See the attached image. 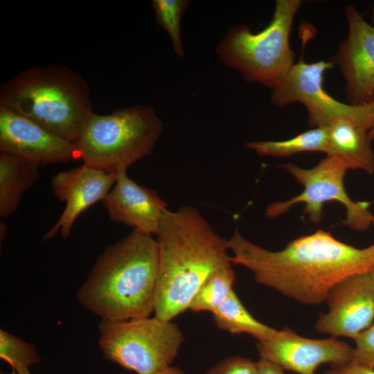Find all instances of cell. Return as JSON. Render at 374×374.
Segmentation results:
<instances>
[{"instance_id": "1", "label": "cell", "mask_w": 374, "mask_h": 374, "mask_svg": "<svg viewBox=\"0 0 374 374\" xmlns=\"http://www.w3.org/2000/svg\"><path fill=\"white\" fill-rule=\"evenodd\" d=\"M231 262L251 271L260 284L304 305L326 301L343 279L374 268V243L357 248L322 229L299 237L280 251L264 249L238 230L228 239Z\"/></svg>"}, {"instance_id": "2", "label": "cell", "mask_w": 374, "mask_h": 374, "mask_svg": "<svg viewBox=\"0 0 374 374\" xmlns=\"http://www.w3.org/2000/svg\"><path fill=\"white\" fill-rule=\"evenodd\" d=\"M156 235L159 262L154 313L172 321L188 310L206 278L231 261L228 240L189 206L168 209Z\"/></svg>"}, {"instance_id": "3", "label": "cell", "mask_w": 374, "mask_h": 374, "mask_svg": "<svg viewBox=\"0 0 374 374\" xmlns=\"http://www.w3.org/2000/svg\"><path fill=\"white\" fill-rule=\"evenodd\" d=\"M158 262L156 239L134 229L97 258L76 299L103 320L150 317L154 310Z\"/></svg>"}, {"instance_id": "4", "label": "cell", "mask_w": 374, "mask_h": 374, "mask_svg": "<svg viewBox=\"0 0 374 374\" xmlns=\"http://www.w3.org/2000/svg\"><path fill=\"white\" fill-rule=\"evenodd\" d=\"M0 105L73 143L93 113L85 80L58 65L31 67L13 77L1 87Z\"/></svg>"}, {"instance_id": "5", "label": "cell", "mask_w": 374, "mask_h": 374, "mask_svg": "<svg viewBox=\"0 0 374 374\" xmlns=\"http://www.w3.org/2000/svg\"><path fill=\"white\" fill-rule=\"evenodd\" d=\"M163 131L152 107L135 105L109 114L92 113L74 144L83 164L118 174L150 154Z\"/></svg>"}, {"instance_id": "6", "label": "cell", "mask_w": 374, "mask_h": 374, "mask_svg": "<svg viewBox=\"0 0 374 374\" xmlns=\"http://www.w3.org/2000/svg\"><path fill=\"white\" fill-rule=\"evenodd\" d=\"M301 4V0H276L271 21L258 33L244 24L230 27L215 48L220 61L245 81L274 90L294 64L290 37Z\"/></svg>"}, {"instance_id": "7", "label": "cell", "mask_w": 374, "mask_h": 374, "mask_svg": "<svg viewBox=\"0 0 374 374\" xmlns=\"http://www.w3.org/2000/svg\"><path fill=\"white\" fill-rule=\"evenodd\" d=\"M98 330L105 358L137 374H157L171 366L184 340L175 323L155 316L101 319Z\"/></svg>"}, {"instance_id": "8", "label": "cell", "mask_w": 374, "mask_h": 374, "mask_svg": "<svg viewBox=\"0 0 374 374\" xmlns=\"http://www.w3.org/2000/svg\"><path fill=\"white\" fill-rule=\"evenodd\" d=\"M281 168L303 186V190L287 200L269 204L265 210L267 217H278L296 204L303 203V214L310 222L319 223L323 215V204L336 201L346 209L344 226L362 231L373 224L374 215L369 210L370 202L353 201L348 195L344 186L348 170L339 159L326 156L312 168H303L290 162Z\"/></svg>"}, {"instance_id": "9", "label": "cell", "mask_w": 374, "mask_h": 374, "mask_svg": "<svg viewBox=\"0 0 374 374\" xmlns=\"http://www.w3.org/2000/svg\"><path fill=\"white\" fill-rule=\"evenodd\" d=\"M280 83L272 90L271 101L278 107L302 103L314 127H326L339 119H348L371 130L374 121V103L363 105L344 103L330 96L323 86V74L334 68L332 62L321 60L306 63L303 52Z\"/></svg>"}, {"instance_id": "10", "label": "cell", "mask_w": 374, "mask_h": 374, "mask_svg": "<svg viewBox=\"0 0 374 374\" xmlns=\"http://www.w3.org/2000/svg\"><path fill=\"white\" fill-rule=\"evenodd\" d=\"M344 10L348 35L329 61L339 68L348 104L363 105L374 98V26L353 5Z\"/></svg>"}, {"instance_id": "11", "label": "cell", "mask_w": 374, "mask_h": 374, "mask_svg": "<svg viewBox=\"0 0 374 374\" xmlns=\"http://www.w3.org/2000/svg\"><path fill=\"white\" fill-rule=\"evenodd\" d=\"M256 348L260 358L299 374H315L323 364L331 368L344 366L351 362L354 353V348L336 337L306 338L287 328L270 339L258 341Z\"/></svg>"}, {"instance_id": "12", "label": "cell", "mask_w": 374, "mask_h": 374, "mask_svg": "<svg viewBox=\"0 0 374 374\" xmlns=\"http://www.w3.org/2000/svg\"><path fill=\"white\" fill-rule=\"evenodd\" d=\"M328 311L321 314L315 329L333 337L355 339L374 323V283L370 272L350 276L329 292Z\"/></svg>"}, {"instance_id": "13", "label": "cell", "mask_w": 374, "mask_h": 374, "mask_svg": "<svg viewBox=\"0 0 374 374\" xmlns=\"http://www.w3.org/2000/svg\"><path fill=\"white\" fill-rule=\"evenodd\" d=\"M0 150L38 167L79 159L73 142L3 105H0Z\"/></svg>"}, {"instance_id": "14", "label": "cell", "mask_w": 374, "mask_h": 374, "mask_svg": "<svg viewBox=\"0 0 374 374\" xmlns=\"http://www.w3.org/2000/svg\"><path fill=\"white\" fill-rule=\"evenodd\" d=\"M117 178L118 174L107 173L84 164L54 175L51 180L53 193L66 206L44 240L52 239L58 231L63 238H68L77 217L91 205L103 201Z\"/></svg>"}, {"instance_id": "15", "label": "cell", "mask_w": 374, "mask_h": 374, "mask_svg": "<svg viewBox=\"0 0 374 374\" xmlns=\"http://www.w3.org/2000/svg\"><path fill=\"white\" fill-rule=\"evenodd\" d=\"M111 220L148 234H157L167 203L157 191L139 185L127 170L118 174L112 188L102 201Z\"/></svg>"}, {"instance_id": "16", "label": "cell", "mask_w": 374, "mask_h": 374, "mask_svg": "<svg viewBox=\"0 0 374 374\" xmlns=\"http://www.w3.org/2000/svg\"><path fill=\"white\" fill-rule=\"evenodd\" d=\"M368 130L348 120L339 119L328 127L326 155L339 159L347 170L374 174V152Z\"/></svg>"}, {"instance_id": "17", "label": "cell", "mask_w": 374, "mask_h": 374, "mask_svg": "<svg viewBox=\"0 0 374 374\" xmlns=\"http://www.w3.org/2000/svg\"><path fill=\"white\" fill-rule=\"evenodd\" d=\"M38 166L16 155L0 152V216L18 209L22 194L39 179Z\"/></svg>"}, {"instance_id": "18", "label": "cell", "mask_w": 374, "mask_h": 374, "mask_svg": "<svg viewBox=\"0 0 374 374\" xmlns=\"http://www.w3.org/2000/svg\"><path fill=\"white\" fill-rule=\"evenodd\" d=\"M212 314L219 329L231 334H248L258 341L270 339L278 332V330L256 319L242 303L234 290Z\"/></svg>"}, {"instance_id": "19", "label": "cell", "mask_w": 374, "mask_h": 374, "mask_svg": "<svg viewBox=\"0 0 374 374\" xmlns=\"http://www.w3.org/2000/svg\"><path fill=\"white\" fill-rule=\"evenodd\" d=\"M328 127H314L282 141H250L245 146L262 156L287 157L305 152L326 153Z\"/></svg>"}, {"instance_id": "20", "label": "cell", "mask_w": 374, "mask_h": 374, "mask_svg": "<svg viewBox=\"0 0 374 374\" xmlns=\"http://www.w3.org/2000/svg\"><path fill=\"white\" fill-rule=\"evenodd\" d=\"M230 261L212 273L193 299L188 310L213 312L233 290L235 274Z\"/></svg>"}, {"instance_id": "21", "label": "cell", "mask_w": 374, "mask_h": 374, "mask_svg": "<svg viewBox=\"0 0 374 374\" xmlns=\"http://www.w3.org/2000/svg\"><path fill=\"white\" fill-rule=\"evenodd\" d=\"M190 2L188 0H154L152 9L157 24L168 35L175 53L179 58L184 57L181 35V19Z\"/></svg>"}, {"instance_id": "22", "label": "cell", "mask_w": 374, "mask_h": 374, "mask_svg": "<svg viewBox=\"0 0 374 374\" xmlns=\"http://www.w3.org/2000/svg\"><path fill=\"white\" fill-rule=\"evenodd\" d=\"M0 358L9 364L16 372L29 370L30 366L41 361L34 344L3 329L0 330Z\"/></svg>"}, {"instance_id": "23", "label": "cell", "mask_w": 374, "mask_h": 374, "mask_svg": "<svg viewBox=\"0 0 374 374\" xmlns=\"http://www.w3.org/2000/svg\"><path fill=\"white\" fill-rule=\"evenodd\" d=\"M351 364L374 369V323L355 339Z\"/></svg>"}, {"instance_id": "24", "label": "cell", "mask_w": 374, "mask_h": 374, "mask_svg": "<svg viewBox=\"0 0 374 374\" xmlns=\"http://www.w3.org/2000/svg\"><path fill=\"white\" fill-rule=\"evenodd\" d=\"M256 362L233 356L222 359L211 367L205 374H256Z\"/></svg>"}, {"instance_id": "25", "label": "cell", "mask_w": 374, "mask_h": 374, "mask_svg": "<svg viewBox=\"0 0 374 374\" xmlns=\"http://www.w3.org/2000/svg\"><path fill=\"white\" fill-rule=\"evenodd\" d=\"M328 371L334 374H374V369L351 363Z\"/></svg>"}, {"instance_id": "26", "label": "cell", "mask_w": 374, "mask_h": 374, "mask_svg": "<svg viewBox=\"0 0 374 374\" xmlns=\"http://www.w3.org/2000/svg\"><path fill=\"white\" fill-rule=\"evenodd\" d=\"M284 369L268 360L261 359L256 362V374H285Z\"/></svg>"}, {"instance_id": "27", "label": "cell", "mask_w": 374, "mask_h": 374, "mask_svg": "<svg viewBox=\"0 0 374 374\" xmlns=\"http://www.w3.org/2000/svg\"><path fill=\"white\" fill-rule=\"evenodd\" d=\"M157 374H186L181 368L178 367L170 366Z\"/></svg>"}, {"instance_id": "28", "label": "cell", "mask_w": 374, "mask_h": 374, "mask_svg": "<svg viewBox=\"0 0 374 374\" xmlns=\"http://www.w3.org/2000/svg\"><path fill=\"white\" fill-rule=\"evenodd\" d=\"M374 103V98L372 100ZM368 136L370 141L372 142L374 140V121L371 130L368 132Z\"/></svg>"}, {"instance_id": "29", "label": "cell", "mask_w": 374, "mask_h": 374, "mask_svg": "<svg viewBox=\"0 0 374 374\" xmlns=\"http://www.w3.org/2000/svg\"><path fill=\"white\" fill-rule=\"evenodd\" d=\"M11 374H31L29 371V370H24L20 372H16L12 370Z\"/></svg>"}, {"instance_id": "30", "label": "cell", "mask_w": 374, "mask_h": 374, "mask_svg": "<svg viewBox=\"0 0 374 374\" xmlns=\"http://www.w3.org/2000/svg\"><path fill=\"white\" fill-rule=\"evenodd\" d=\"M371 21H372L371 24L374 26V3L371 9Z\"/></svg>"}, {"instance_id": "31", "label": "cell", "mask_w": 374, "mask_h": 374, "mask_svg": "<svg viewBox=\"0 0 374 374\" xmlns=\"http://www.w3.org/2000/svg\"><path fill=\"white\" fill-rule=\"evenodd\" d=\"M370 273H371V276L373 279V281L374 283V268L372 269V271Z\"/></svg>"}, {"instance_id": "32", "label": "cell", "mask_w": 374, "mask_h": 374, "mask_svg": "<svg viewBox=\"0 0 374 374\" xmlns=\"http://www.w3.org/2000/svg\"><path fill=\"white\" fill-rule=\"evenodd\" d=\"M325 374H334V373H330V372H329V371H328Z\"/></svg>"}, {"instance_id": "33", "label": "cell", "mask_w": 374, "mask_h": 374, "mask_svg": "<svg viewBox=\"0 0 374 374\" xmlns=\"http://www.w3.org/2000/svg\"><path fill=\"white\" fill-rule=\"evenodd\" d=\"M372 225H373V226H374V220H373V224H372Z\"/></svg>"}, {"instance_id": "34", "label": "cell", "mask_w": 374, "mask_h": 374, "mask_svg": "<svg viewBox=\"0 0 374 374\" xmlns=\"http://www.w3.org/2000/svg\"><path fill=\"white\" fill-rule=\"evenodd\" d=\"M0 374H4L3 372H1Z\"/></svg>"}]
</instances>
